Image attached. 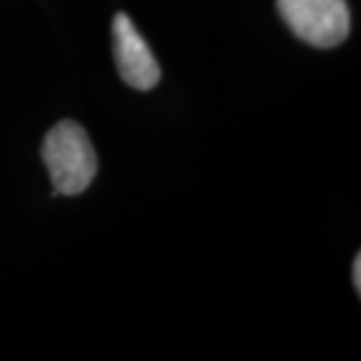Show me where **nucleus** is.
Here are the masks:
<instances>
[{
    "instance_id": "obj_1",
    "label": "nucleus",
    "mask_w": 361,
    "mask_h": 361,
    "mask_svg": "<svg viewBox=\"0 0 361 361\" xmlns=\"http://www.w3.org/2000/svg\"><path fill=\"white\" fill-rule=\"evenodd\" d=\"M42 163L54 187L52 197L85 193L99 169L87 130L73 121H61L47 133L42 141Z\"/></svg>"
},
{
    "instance_id": "obj_2",
    "label": "nucleus",
    "mask_w": 361,
    "mask_h": 361,
    "mask_svg": "<svg viewBox=\"0 0 361 361\" xmlns=\"http://www.w3.org/2000/svg\"><path fill=\"white\" fill-rule=\"evenodd\" d=\"M279 14L297 39L334 49L348 39L351 14L345 0H277Z\"/></svg>"
},
{
    "instance_id": "obj_3",
    "label": "nucleus",
    "mask_w": 361,
    "mask_h": 361,
    "mask_svg": "<svg viewBox=\"0 0 361 361\" xmlns=\"http://www.w3.org/2000/svg\"><path fill=\"white\" fill-rule=\"evenodd\" d=\"M113 52L121 78L137 90H151L161 78V68L147 40L129 14L118 13L113 20Z\"/></svg>"
},
{
    "instance_id": "obj_4",
    "label": "nucleus",
    "mask_w": 361,
    "mask_h": 361,
    "mask_svg": "<svg viewBox=\"0 0 361 361\" xmlns=\"http://www.w3.org/2000/svg\"><path fill=\"white\" fill-rule=\"evenodd\" d=\"M353 285H355V291L361 293V255H357L353 261Z\"/></svg>"
}]
</instances>
